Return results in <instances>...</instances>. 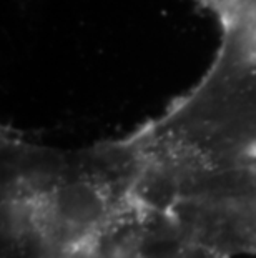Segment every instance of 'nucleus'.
<instances>
[{
	"label": "nucleus",
	"mask_w": 256,
	"mask_h": 258,
	"mask_svg": "<svg viewBox=\"0 0 256 258\" xmlns=\"http://www.w3.org/2000/svg\"><path fill=\"white\" fill-rule=\"evenodd\" d=\"M55 210L65 223L73 227H87L102 217L103 200L99 191L89 185H68L58 191Z\"/></svg>",
	"instance_id": "obj_1"
}]
</instances>
